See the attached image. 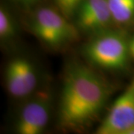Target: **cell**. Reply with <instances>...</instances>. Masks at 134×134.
<instances>
[{"instance_id":"3","label":"cell","mask_w":134,"mask_h":134,"mask_svg":"<svg viewBox=\"0 0 134 134\" xmlns=\"http://www.w3.org/2000/svg\"><path fill=\"white\" fill-rule=\"evenodd\" d=\"M31 30L41 42L52 48L63 46L76 36L75 29L66 18L49 8H43L36 12Z\"/></svg>"},{"instance_id":"12","label":"cell","mask_w":134,"mask_h":134,"mask_svg":"<svg viewBox=\"0 0 134 134\" xmlns=\"http://www.w3.org/2000/svg\"><path fill=\"white\" fill-rule=\"evenodd\" d=\"M123 134H134V125L130 127L127 130H125Z\"/></svg>"},{"instance_id":"5","label":"cell","mask_w":134,"mask_h":134,"mask_svg":"<svg viewBox=\"0 0 134 134\" xmlns=\"http://www.w3.org/2000/svg\"><path fill=\"white\" fill-rule=\"evenodd\" d=\"M5 83L9 93L15 98H23L29 95L37 83L33 64L25 58L12 60L5 71Z\"/></svg>"},{"instance_id":"4","label":"cell","mask_w":134,"mask_h":134,"mask_svg":"<svg viewBox=\"0 0 134 134\" xmlns=\"http://www.w3.org/2000/svg\"><path fill=\"white\" fill-rule=\"evenodd\" d=\"M134 125V78L114 101L96 130L98 134H123Z\"/></svg>"},{"instance_id":"9","label":"cell","mask_w":134,"mask_h":134,"mask_svg":"<svg viewBox=\"0 0 134 134\" xmlns=\"http://www.w3.org/2000/svg\"><path fill=\"white\" fill-rule=\"evenodd\" d=\"M15 34L14 23L12 17L2 7L0 9V37L2 40H9Z\"/></svg>"},{"instance_id":"10","label":"cell","mask_w":134,"mask_h":134,"mask_svg":"<svg viewBox=\"0 0 134 134\" xmlns=\"http://www.w3.org/2000/svg\"><path fill=\"white\" fill-rule=\"evenodd\" d=\"M82 0H57L59 8L66 16H70L75 10H77Z\"/></svg>"},{"instance_id":"8","label":"cell","mask_w":134,"mask_h":134,"mask_svg":"<svg viewBox=\"0 0 134 134\" xmlns=\"http://www.w3.org/2000/svg\"><path fill=\"white\" fill-rule=\"evenodd\" d=\"M113 20L127 23L134 16V0H107Z\"/></svg>"},{"instance_id":"13","label":"cell","mask_w":134,"mask_h":134,"mask_svg":"<svg viewBox=\"0 0 134 134\" xmlns=\"http://www.w3.org/2000/svg\"><path fill=\"white\" fill-rule=\"evenodd\" d=\"M22 1H23L25 2H33L34 0H22Z\"/></svg>"},{"instance_id":"7","label":"cell","mask_w":134,"mask_h":134,"mask_svg":"<svg viewBox=\"0 0 134 134\" xmlns=\"http://www.w3.org/2000/svg\"><path fill=\"white\" fill-rule=\"evenodd\" d=\"M49 118L48 100L37 98L27 103L22 109L16 123L19 134H40L48 124Z\"/></svg>"},{"instance_id":"2","label":"cell","mask_w":134,"mask_h":134,"mask_svg":"<svg viewBox=\"0 0 134 134\" xmlns=\"http://www.w3.org/2000/svg\"><path fill=\"white\" fill-rule=\"evenodd\" d=\"M130 45L121 34L98 33L84 47V54L92 64L109 70H121L127 64Z\"/></svg>"},{"instance_id":"1","label":"cell","mask_w":134,"mask_h":134,"mask_svg":"<svg viewBox=\"0 0 134 134\" xmlns=\"http://www.w3.org/2000/svg\"><path fill=\"white\" fill-rule=\"evenodd\" d=\"M109 96L107 83L90 68L82 64L69 67L60 98V125L68 130L86 128L98 117Z\"/></svg>"},{"instance_id":"11","label":"cell","mask_w":134,"mask_h":134,"mask_svg":"<svg viewBox=\"0 0 134 134\" xmlns=\"http://www.w3.org/2000/svg\"><path fill=\"white\" fill-rule=\"evenodd\" d=\"M130 52L134 58V37L132 40L131 43H130Z\"/></svg>"},{"instance_id":"6","label":"cell","mask_w":134,"mask_h":134,"mask_svg":"<svg viewBox=\"0 0 134 134\" xmlns=\"http://www.w3.org/2000/svg\"><path fill=\"white\" fill-rule=\"evenodd\" d=\"M113 20L107 0H82L77 8V25L88 33H100Z\"/></svg>"}]
</instances>
